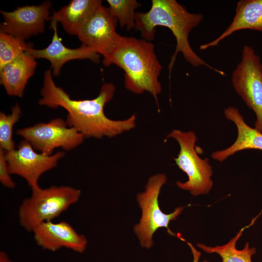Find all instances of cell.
Instances as JSON below:
<instances>
[{"label": "cell", "mask_w": 262, "mask_h": 262, "mask_svg": "<svg viewBox=\"0 0 262 262\" xmlns=\"http://www.w3.org/2000/svg\"><path fill=\"white\" fill-rule=\"evenodd\" d=\"M106 66L115 65L124 72V85L131 92L150 93L157 102L162 92L159 77L162 69L154 44L143 39L121 36L112 50L103 57Z\"/></svg>", "instance_id": "cell-3"}, {"label": "cell", "mask_w": 262, "mask_h": 262, "mask_svg": "<svg viewBox=\"0 0 262 262\" xmlns=\"http://www.w3.org/2000/svg\"><path fill=\"white\" fill-rule=\"evenodd\" d=\"M11 175L5 158V151L0 147V182L4 186L13 189L16 184L12 179Z\"/></svg>", "instance_id": "cell-22"}, {"label": "cell", "mask_w": 262, "mask_h": 262, "mask_svg": "<svg viewBox=\"0 0 262 262\" xmlns=\"http://www.w3.org/2000/svg\"><path fill=\"white\" fill-rule=\"evenodd\" d=\"M111 15L116 18L121 28L128 31L135 29V10L141 6L136 0H107Z\"/></svg>", "instance_id": "cell-19"}, {"label": "cell", "mask_w": 262, "mask_h": 262, "mask_svg": "<svg viewBox=\"0 0 262 262\" xmlns=\"http://www.w3.org/2000/svg\"><path fill=\"white\" fill-rule=\"evenodd\" d=\"M37 62L27 51L0 69V83L10 96L22 97Z\"/></svg>", "instance_id": "cell-16"}, {"label": "cell", "mask_w": 262, "mask_h": 262, "mask_svg": "<svg viewBox=\"0 0 262 262\" xmlns=\"http://www.w3.org/2000/svg\"><path fill=\"white\" fill-rule=\"evenodd\" d=\"M167 138H173L179 143V153L173 159L179 168L188 177L185 182L178 181L177 186L189 191L194 196L207 194L213 185L212 167L208 158L202 159L198 156L196 149L197 138L194 131L173 130Z\"/></svg>", "instance_id": "cell-5"}, {"label": "cell", "mask_w": 262, "mask_h": 262, "mask_svg": "<svg viewBox=\"0 0 262 262\" xmlns=\"http://www.w3.org/2000/svg\"><path fill=\"white\" fill-rule=\"evenodd\" d=\"M246 29L262 32V0L239 1L233 20L226 30L215 39L201 45L199 49L215 47L235 32Z\"/></svg>", "instance_id": "cell-15"}, {"label": "cell", "mask_w": 262, "mask_h": 262, "mask_svg": "<svg viewBox=\"0 0 262 262\" xmlns=\"http://www.w3.org/2000/svg\"><path fill=\"white\" fill-rule=\"evenodd\" d=\"M21 115V109L18 103L12 108L10 114L0 113V147L5 152L15 149V142L13 140L14 126L19 120Z\"/></svg>", "instance_id": "cell-21"}, {"label": "cell", "mask_w": 262, "mask_h": 262, "mask_svg": "<svg viewBox=\"0 0 262 262\" xmlns=\"http://www.w3.org/2000/svg\"><path fill=\"white\" fill-rule=\"evenodd\" d=\"M51 69L45 71L42 98L38 104L55 109L61 107L67 112L66 122L84 138H112L129 131L136 126L135 114L123 120H113L106 116L104 108L114 95L115 87L112 83H103L98 96L91 99L76 100L70 98L53 80Z\"/></svg>", "instance_id": "cell-1"}, {"label": "cell", "mask_w": 262, "mask_h": 262, "mask_svg": "<svg viewBox=\"0 0 262 262\" xmlns=\"http://www.w3.org/2000/svg\"><path fill=\"white\" fill-rule=\"evenodd\" d=\"M57 24V22L51 20L53 34L50 43L46 48L37 49L30 45L26 51L35 59L44 58L49 60L52 75L56 77L60 75L63 66L68 61L88 59L96 63L99 62V54L88 47L82 44L76 49L66 47L58 35Z\"/></svg>", "instance_id": "cell-13"}, {"label": "cell", "mask_w": 262, "mask_h": 262, "mask_svg": "<svg viewBox=\"0 0 262 262\" xmlns=\"http://www.w3.org/2000/svg\"><path fill=\"white\" fill-rule=\"evenodd\" d=\"M231 81L236 92L256 115L254 128L262 133V63L250 46H244Z\"/></svg>", "instance_id": "cell-7"}, {"label": "cell", "mask_w": 262, "mask_h": 262, "mask_svg": "<svg viewBox=\"0 0 262 262\" xmlns=\"http://www.w3.org/2000/svg\"><path fill=\"white\" fill-rule=\"evenodd\" d=\"M117 22L108 7L101 4L90 16L77 36L82 45L104 57L112 50L121 36L116 31Z\"/></svg>", "instance_id": "cell-10"}, {"label": "cell", "mask_w": 262, "mask_h": 262, "mask_svg": "<svg viewBox=\"0 0 262 262\" xmlns=\"http://www.w3.org/2000/svg\"><path fill=\"white\" fill-rule=\"evenodd\" d=\"M32 191L18 211L20 225L30 232L40 223L58 217L76 203L81 195L80 189L69 186L52 185Z\"/></svg>", "instance_id": "cell-4"}, {"label": "cell", "mask_w": 262, "mask_h": 262, "mask_svg": "<svg viewBox=\"0 0 262 262\" xmlns=\"http://www.w3.org/2000/svg\"><path fill=\"white\" fill-rule=\"evenodd\" d=\"M51 6V2L48 0L38 5L18 7L11 12L0 11L3 21L0 32L24 40L43 33L46 21L50 19Z\"/></svg>", "instance_id": "cell-11"}, {"label": "cell", "mask_w": 262, "mask_h": 262, "mask_svg": "<svg viewBox=\"0 0 262 262\" xmlns=\"http://www.w3.org/2000/svg\"><path fill=\"white\" fill-rule=\"evenodd\" d=\"M32 232L36 243L44 249L55 251L66 247L78 252L84 251L87 240L68 222L52 221L40 223Z\"/></svg>", "instance_id": "cell-12"}, {"label": "cell", "mask_w": 262, "mask_h": 262, "mask_svg": "<svg viewBox=\"0 0 262 262\" xmlns=\"http://www.w3.org/2000/svg\"><path fill=\"white\" fill-rule=\"evenodd\" d=\"M101 4L100 0H72L54 12L49 20L60 22L67 33L77 35L90 16Z\"/></svg>", "instance_id": "cell-17"}, {"label": "cell", "mask_w": 262, "mask_h": 262, "mask_svg": "<svg viewBox=\"0 0 262 262\" xmlns=\"http://www.w3.org/2000/svg\"><path fill=\"white\" fill-rule=\"evenodd\" d=\"M203 18L202 14L189 12L184 6L175 0H152L149 11L136 13L135 29L140 32L142 39L149 42L155 37L157 26L165 27L171 30L176 38V46L168 65L169 76L180 52L192 66H205L224 76L223 71L205 62L190 46L188 39L190 33Z\"/></svg>", "instance_id": "cell-2"}, {"label": "cell", "mask_w": 262, "mask_h": 262, "mask_svg": "<svg viewBox=\"0 0 262 262\" xmlns=\"http://www.w3.org/2000/svg\"><path fill=\"white\" fill-rule=\"evenodd\" d=\"M65 155L62 151L50 155L37 153L24 139L19 143L16 149L5 152L11 174L25 179L32 191L40 188L38 184L40 176L56 167Z\"/></svg>", "instance_id": "cell-9"}, {"label": "cell", "mask_w": 262, "mask_h": 262, "mask_svg": "<svg viewBox=\"0 0 262 262\" xmlns=\"http://www.w3.org/2000/svg\"><path fill=\"white\" fill-rule=\"evenodd\" d=\"M202 262H209L207 260H204Z\"/></svg>", "instance_id": "cell-24"}, {"label": "cell", "mask_w": 262, "mask_h": 262, "mask_svg": "<svg viewBox=\"0 0 262 262\" xmlns=\"http://www.w3.org/2000/svg\"><path fill=\"white\" fill-rule=\"evenodd\" d=\"M16 134L29 142L34 150L49 155H52L58 147L72 150L80 146L84 139L80 132L68 127L66 121L61 118L19 129Z\"/></svg>", "instance_id": "cell-8"}, {"label": "cell", "mask_w": 262, "mask_h": 262, "mask_svg": "<svg viewBox=\"0 0 262 262\" xmlns=\"http://www.w3.org/2000/svg\"><path fill=\"white\" fill-rule=\"evenodd\" d=\"M166 181L165 174H156L149 178L145 191L137 195V200L142 210V216L139 223L134 226V231L141 246L147 248L153 245V235L159 228H165L169 234L175 235L169 229L168 225L171 221L176 219L184 208H176L169 214H165L161 211L158 197L162 187Z\"/></svg>", "instance_id": "cell-6"}, {"label": "cell", "mask_w": 262, "mask_h": 262, "mask_svg": "<svg viewBox=\"0 0 262 262\" xmlns=\"http://www.w3.org/2000/svg\"><path fill=\"white\" fill-rule=\"evenodd\" d=\"M30 46L23 39L0 32V69L26 52Z\"/></svg>", "instance_id": "cell-20"}, {"label": "cell", "mask_w": 262, "mask_h": 262, "mask_svg": "<svg viewBox=\"0 0 262 262\" xmlns=\"http://www.w3.org/2000/svg\"><path fill=\"white\" fill-rule=\"evenodd\" d=\"M244 229L242 228L224 245L212 247L198 244L197 246L207 253L217 254L221 258L222 262H252L251 258L256 253V248L250 247L248 242L246 243L242 249H237L236 247V243L242 235Z\"/></svg>", "instance_id": "cell-18"}, {"label": "cell", "mask_w": 262, "mask_h": 262, "mask_svg": "<svg viewBox=\"0 0 262 262\" xmlns=\"http://www.w3.org/2000/svg\"><path fill=\"white\" fill-rule=\"evenodd\" d=\"M0 262H11L6 254L3 252H0Z\"/></svg>", "instance_id": "cell-23"}, {"label": "cell", "mask_w": 262, "mask_h": 262, "mask_svg": "<svg viewBox=\"0 0 262 262\" xmlns=\"http://www.w3.org/2000/svg\"><path fill=\"white\" fill-rule=\"evenodd\" d=\"M224 113L225 117L235 125L237 137L229 147L213 152L211 155L213 159L222 162L239 151L247 149L262 150V133L246 123L237 108L228 107L225 109Z\"/></svg>", "instance_id": "cell-14"}]
</instances>
